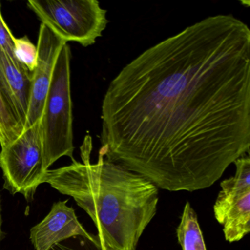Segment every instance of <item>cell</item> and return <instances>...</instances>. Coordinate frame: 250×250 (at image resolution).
<instances>
[{"label":"cell","instance_id":"1","mask_svg":"<svg viewBox=\"0 0 250 250\" xmlns=\"http://www.w3.org/2000/svg\"><path fill=\"white\" fill-rule=\"evenodd\" d=\"M99 155L158 188L211 187L250 147V30L207 17L149 48L111 81Z\"/></svg>","mask_w":250,"mask_h":250},{"label":"cell","instance_id":"2","mask_svg":"<svg viewBox=\"0 0 250 250\" xmlns=\"http://www.w3.org/2000/svg\"><path fill=\"white\" fill-rule=\"evenodd\" d=\"M56 169H48L42 184L71 196L90 216L109 250H135L156 216L159 188L151 181L99 155Z\"/></svg>","mask_w":250,"mask_h":250},{"label":"cell","instance_id":"3","mask_svg":"<svg viewBox=\"0 0 250 250\" xmlns=\"http://www.w3.org/2000/svg\"><path fill=\"white\" fill-rule=\"evenodd\" d=\"M71 56V49L66 43L57 59L41 117V134L46 169L62 156H68L74 160Z\"/></svg>","mask_w":250,"mask_h":250},{"label":"cell","instance_id":"4","mask_svg":"<svg viewBox=\"0 0 250 250\" xmlns=\"http://www.w3.org/2000/svg\"><path fill=\"white\" fill-rule=\"evenodd\" d=\"M29 8L61 39L84 47L96 43L109 23L96 0H29Z\"/></svg>","mask_w":250,"mask_h":250},{"label":"cell","instance_id":"5","mask_svg":"<svg viewBox=\"0 0 250 250\" xmlns=\"http://www.w3.org/2000/svg\"><path fill=\"white\" fill-rule=\"evenodd\" d=\"M4 188L12 194L21 193L28 200L48 170L45 167L40 121L25 128L21 135L0 152Z\"/></svg>","mask_w":250,"mask_h":250},{"label":"cell","instance_id":"6","mask_svg":"<svg viewBox=\"0 0 250 250\" xmlns=\"http://www.w3.org/2000/svg\"><path fill=\"white\" fill-rule=\"evenodd\" d=\"M233 177L220 184L213 206L217 222L223 227L225 239L236 242L250 232V159L249 154L234 162Z\"/></svg>","mask_w":250,"mask_h":250},{"label":"cell","instance_id":"7","mask_svg":"<svg viewBox=\"0 0 250 250\" xmlns=\"http://www.w3.org/2000/svg\"><path fill=\"white\" fill-rule=\"evenodd\" d=\"M66 43L47 26L41 24L37 45V62L32 73L31 99L24 129L40 121L57 59Z\"/></svg>","mask_w":250,"mask_h":250},{"label":"cell","instance_id":"8","mask_svg":"<svg viewBox=\"0 0 250 250\" xmlns=\"http://www.w3.org/2000/svg\"><path fill=\"white\" fill-rule=\"evenodd\" d=\"M67 202L55 203L46 218L30 229V240L36 250H48L58 243L77 235L90 239L97 238L98 235H93L83 228Z\"/></svg>","mask_w":250,"mask_h":250},{"label":"cell","instance_id":"9","mask_svg":"<svg viewBox=\"0 0 250 250\" xmlns=\"http://www.w3.org/2000/svg\"><path fill=\"white\" fill-rule=\"evenodd\" d=\"M0 88L24 128L31 99L32 72L18 60L10 58L1 49Z\"/></svg>","mask_w":250,"mask_h":250},{"label":"cell","instance_id":"10","mask_svg":"<svg viewBox=\"0 0 250 250\" xmlns=\"http://www.w3.org/2000/svg\"><path fill=\"white\" fill-rule=\"evenodd\" d=\"M177 238L183 250H207L197 213L188 202L177 228Z\"/></svg>","mask_w":250,"mask_h":250},{"label":"cell","instance_id":"11","mask_svg":"<svg viewBox=\"0 0 250 250\" xmlns=\"http://www.w3.org/2000/svg\"><path fill=\"white\" fill-rule=\"evenodd\" d=\"M24 125L14 114L0 88V146L5 147L18 138Z\"/></svg>","mask_w":250,"mask_h":250},{"label":"cell","instance_id":"12","mask_svg":"<svg viewBox=\"0 0 250 250\" xmlns=\"http://www.w3.org/2000/svg\"><path fill=\"white\" fill-rule=\"evenodd\" d=\"M48 250H106V249L99 235L96 239L77 235L63 240Z\"/></svg>","mask_w":250,"mask_h":250},{"label":"cell","instance_id":"13","mask_svg":"<svg viewBox=\"0 0 250 250\" xmlns=\"http://www.w3.org/2000/svg\"><path fill=\"white\" fill-rule=\"evenodd\" d=\"M15 57L30 72L33 73L37 62L38 49L27 36L15 39Z\"/></svg>","mask_w":250,"mask_h":250},{"label":"cell","instance_id":"14","mask_svg":"<svg viewBox=\"0 0 250 250\" xmlns=\"http://www.w3.org/2000/svg\"><path fill=\"white\" fill-rule=\"evenodd\" d=\"M15 39L16 38L4 21L2 12H1V3H0V49L13 59H17L14 53Z\"/></svg>","mask_w":250,"mask_h":250},{"label":"cell","instance_id":"15","mask_svg":"<svg viewBox=\"0 0 250 250\" xmlns=\"http://www.w3.org/2000/svg\"><path fill=\"white\" fill-rule=\"evenodd\" d=\"M2 214H1V200H0V241L3 238V232H2Z\"/></svg>","mask_w":250,"mask_h":250},{"label":"cell","instance_id":"16","mask_svg":"<svg viewBox=\"0 0 250 250\" xmlns=\"http://www.w3.org/2000/svg\"><path fill=\"white\" fill-rule=\"evenodd\" d=\"M105 249H106V248H105Z\"/></svg>","mask_w":250,"mask_h":250}]
</instances>
